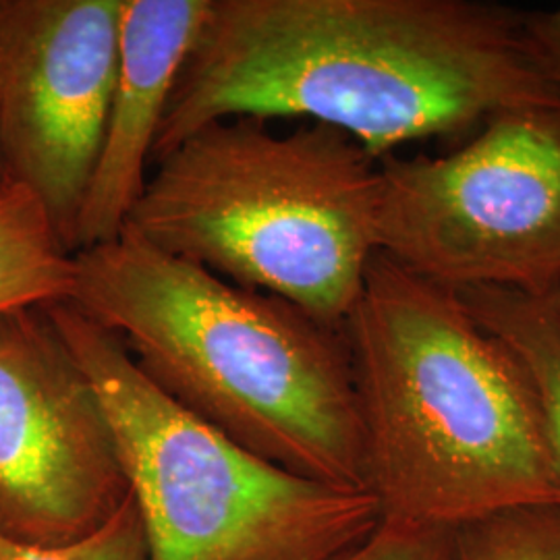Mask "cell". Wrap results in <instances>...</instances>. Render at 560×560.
<instances>
[{
    "label": "cell",
    "mask_w": 560,
    "mask_h": 560,
    "mask_svg": "<svg viewBox=\"0 0 560 560\" xmlns=\"http://www.w3.org/2000/svg\"><path fill=\"white\" fill-rule=\"evenodd\" d=\"M525 13L476 0H210L154 161L212 120L305 117L376 161L509 108L557 104Z\"/></svg>",
    "instance_id": "cell-1"
},
{
    "label": "cell",
    "mask_w": 560,
    "mask_h": 560,
    "mask_svg": "<svg viewBox=\"0 0 560 560\" xmlns=\"http://www.w3.org/2000/svg\"><path fill=\"white\" fill-rule=\"evenodd\" d=\"M69 303L115 332L164 395L245 451L368 490L345 328L127 233L75 254Z\"/></svg>",
    "instance_id": "cell-2"
},
{
    "label": "cell",
    "mask_w": 560,
    "mask_h": 560,
    "mask_svg": "<svg viewBox=\"0 0 560 560\" xmlns=\"http://www.w3.org/2000/svg\"><path fill=\"white\" fill-rule=\"evenodd\" d=\"M342 328L382 520L457 527L506 506L560 504L534 390L455 289L376 252Z\"/></svg>",
    "instance_id": "cell-3"
},
{
    "label": "cell",
    "mask_w": 560,
    "mask_h": 560,
    "mask_svg": "<svg viewBox=\"0 0 560 560\" xmlns=\"http://www.w3.org/2000/svg\"><path fill=\"white\" fill-rule=\"evenodd\" d=\"M212 120L154 162L122 233L342 328L378 252L381 168L310 122Z\"/></svg>",
    "instance_id": "cell-4"
},
{
    "label": "cell",
    "mask_w": 560,
    "mask_h": 560,
    "mask_svg": "<svg viewBox=\"0 0 560 560\" xmlns=\"http://www.w3.org/2000/svg\"><path fill=\"white\" fill-rule=\"evenodd\" d=\"M44 310L101 397L150 560H337L381 525L372 492L260 459L164 395L73 303Z\"/></svg>",
    "instance_id": "cell-5"
},
{
    "label": "cell",
    "mask_w": 560,
    "mask_h": 560,
    "mask_svg": "<svg viewBox=\"0 0 560 560\" xmlns=\"http://www.w3.org/2000/svg\"><path fill=\"white\" fill-rule=\"evenodd\" d=\"M378 252L448 289H560V102L509 108L442 159L386 156Z\"/></svg>",
    "instance_id": "cell-6"
},
{
    "label": "cell",
    "mask_w": 560,
    "mask_h": 560,
    "mask_svg": "<svg viewBox=\"0 0 560 560\" xmlns=\"http://www.w3.org/2000/svg\"><path fill=\"white\" fill-rule=\"evenodd\" d=\"M129 497L113 428L44 305L0 314V534L65 546Z\"/></svg>",
    "instance_id": "cell-7"
},
{
    "label": "cell",
    "mask_w": 560,
    "mask_h": 560,
    "mask_svg": "<svg viewBox=\"0 0 560 560\" xmlns=\"http://www.w3.org/2000/svg\"><path fill=\"white\" fill-rule=\"evenodd\" d=\"M122 0H0V161L67 252L101 152Z\"/></svg>",
    "instance_id": "cell-8"
},
{
    "label": "cell",
    "mask_w": 560,
    "mask_h": 560,
    "mask_svg": "<svg viewBox=\"0 0 560 560\" xmlns=\"http://www.w3.org/2000/svg\"><path fill=\"white\" fill-rule=\"evenodd\" d=\"M208 9L210 0L120 2L117 75L98 161L75 224V254L122 233Z\"/></svg>",
    "instance_id": "cell-9"
},
{
    "label": "cell",
    "mask_w": 560,
    "mask_h": 560,
    "mask_svg": "<svg viewBox=\"0 0 560 560\" xmlns=\"http://www.w3.org/2000/svg\"><path fill=\"white\" fill-rule=\"evenodd\" d=\"M457 295L471 318L520 363L538 400L544 436L560 476L559 295L534 298L497 287L459 289Z\"/></svg>",
    "instance_id": "cell-10"
},
{
    "label": "cell",
    "mask_w": 560,
    "mask_h": 560,
    "mask_svg": "<svg viewBox=\"0 0 560 560\" xmlns=\"http://www.w3.org/2000/svg\"><path fill=\"white\" fill-rule=\"evenodd\" d=\"M75 254L67 252L40 200L25 187L0 189V314L69 301Z\"/></svg>",
    "instance_id": "cell-11"
},
{
    "label": "cell",
    "mask_w": 560,
    "mask_h": 560,
    "mask_svg": "<svg viewBox=\"0 0 560 560\" xmlns=\"http://www.w3.org/2000/svg\"><path fill=\"white\" fill-rule=\"evenodd\" d=\"M455 560H560V504L506 506L459 523Z\"/></svg>",
    "instance_id": "cell-12"
},
{
    "label": "cell",
    "mask_w": 560,
    "mask_h": 560,
    "mask_svg": "<svg viewBox=\"0 0 560 560\" xmlns=\"http://www.w3.org/2000/svg\"><path fill=\"white\" fill-rule=\"evenodd\" d=\"M0 560H150V552L138 502L129 492L113 520L73 544L30 546L0 534Z\"/></svg>",
    "instance_id": "cell-13"
},
{
    "label": "cell",
    "mask_w": 560,
    "mask_h": 560,
    "mask_svg": "<svg viewBox=\"0 0 560 560\" xmlns=\"http://www.w3.org/2000/svg\"><path fill=\"white\" fill-rule=\"evenodd\" d=\"M337 560H455V532L446 525L382 520Z\"/></svg>",
    "instance_id": "cell-14"
},
{
    "label": "cell",
    "mask_w": 560,
    "mask_h": 560,
    "mask_svg": "<svg viewBox=\"0 0 560 560\" xmlns=\"http://www.w3.org/2000/svg\"><path fill=\"white\" fill-rule=\"evenodd\" d=\"M525 32L534 59L560 90V4L552 11L525 13Z\"/></svg>",
    "instance_id": "cell-15"
},
{
    "label": "cell",
    "mask_w": 560,
    "mask_h": 560,
    "mask_svg": "<svg viewBox=\"0 0 560 560\" xmlns=\"http://www.w3.org/2000/svg\"><path fill=\"white\" fill-rule=\"evenodd\" d=\"M9 180H7V175H4V166H2V161H0V189L7 185Z\"/></svg>",
    "instance_id": "cell-16"
},
{
    "label": "cell",
    "mask_w": 560,
    "mask_h": 560,
    "mask_svg": "<svg viewBox=\"0 0 560 560\" xmlns=\"http://www.w3.org/2000/svg\"><path fill=\"white\" fill-rule=\"evenodd\" d=\"M559 330H560V303H559Z\"/></svg>",
    "instance_id": "cell-17"
},
{
    "label": "cell",
    "mask_w": 560,
    "mask_h": 560,
    "mask_svg": "<svg viewBox=\"0 0 560 560\" xmlns=\"http://www.w3.org/2000/svg\"><path fill=\"white\" fill-rule=\"evenodd\" d=\"M559 303H560V289H559Z\"/></svg>",
    "instance_id": "cell-18"
}]
</instances>
